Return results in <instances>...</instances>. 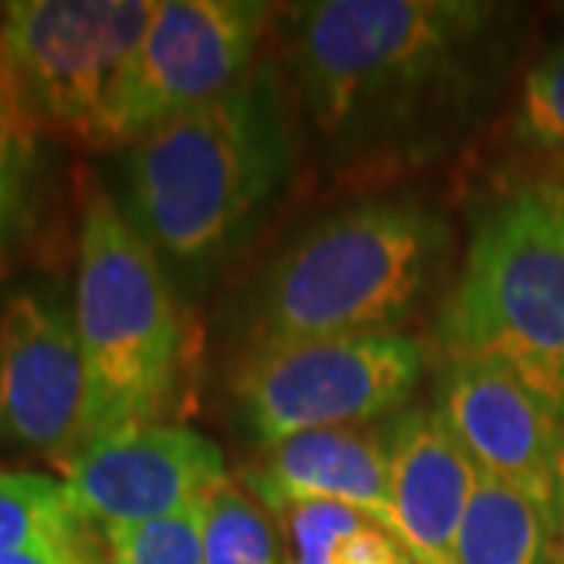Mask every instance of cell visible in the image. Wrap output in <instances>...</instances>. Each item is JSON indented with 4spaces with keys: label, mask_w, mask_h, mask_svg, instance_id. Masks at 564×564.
Returning a JSON list of instances; mask_svg holds the SVG:
<instances>
[{
    "label": "cell",
    "mask_w": 564,
    "mask_h": 564,
    "mask_svg": "<svg viewBox=\"0 0 564 564\" xmlns=\"http://www.w3.org/2000/svg\"><path fill=\"white\" fill-rule=\"evenodd\" d=\"M552 564H564V527L558 533V543H555V555H552Z\"/></svg>",
    "instance_id": "cell-22"
},
{
    "label": "cell",
    "mask_w": 564,
    "mask_h": 564,
    "mask_svg": "<svg viewBox=\"0 0 564 564\" xmlns=\"http://www.w3.org/2000/svg\"><path fill=\"white\" fill-rule=\"evenodd\" d=\"M85 364L61 304L17 292L0 307V443L69 464L82 452Z\"/></svg>",
    "instance_id": "cell-9"
},
{
    "label": "cell",
    "mask_w": 564,
    "mask_h": 564,
    "mask_svg": "<svg viewBox=\"0 0 564 564\" xmlns=\"http://www.w3.org/2000/svg\"><path fill=\"white\" fill-rule=\"evenodd\" d=\"M110 564H204L202 502L154 521L107 530Z\"/></svg>",
    "instance_id": "cell-19"
},
{
    "label": "cell",
    "mask_w": 564,
    "mask_h": 564,
    "mask_svg": "<svg viewBox=\"0 0 564 564\" xmlns=\"http://www.w3.org/2000/svg\"><path fill=\"white\" fill-rule=\"evenodd\" d=\"M270 3L158 0V13L122 73L101 148L135 144L158 126L214 101L248 76Z\"/></svg>",
    "instance_id": "cell-8"
},
{
    "label": "cell",
    "mask_w": 564,
    "mask_h": 564,
    "mask_svg": "<svg viewBox=\"0 0 564 564\" xmlns=\"http://www.w3.org/2000/svg\"><path fill=\"white\" fill-rule=\"evenodd\" d=\"M489 20L474 0H317L295 7L289 54L314 122L355 135L452 79Z\"/></svg>",
    "instance_id": "cell-5"
},
{
    "label": "cell",
    "mask_w": 564,
    "mask_h": 564,
    "mask_svg": "<svg viewBox=\"0 0 564 564\" xmlns=\"http://www.w3.org/2000/svg\"><path fill=\"white\" fill-rule=\"evenodd\" d=\"M76 329L85 364L82 448L154 426L180 402L188 326L154 248L104 192L79 232Z\"/></svg>",
    "instance_id": "cell-3"
},
{
    "label": "cell",
    "mask_w": 564,
    "mask_h": 564,
    "mask_svg": "<svg viewBox=\"0 0 564 564\" xmlns=\"http://www.w3.org/2000/svg\"><path fill=\"white\" fill-rule=\"evenodd\" d=\"M423 367V348L402 333L251 348L236 377V402L251 436L273 448L402 408L421 386Z\"/></svg>",
    "instance_id": "cell-7"
},
{
    "label": "cell",
    "mask_w": 564,
    "mask_h": 564,
    "mask_svg": "<svg viewBox=\"0 0 564 564\" xmlns=\"http://www.w3.org/2000/svg\"><path fill=\"white\" fill-rule=\"evenodd\" d=\"M245 484L273 514L302 502L345 505L383 524L404 545L392 499L389 433L373 426L358 423L292 436L267 448L263 462L248 470Z\"/></svg>",
    "instance_id": "cell-12"
},
{
    "label": "cell",
    "mask_w": 564,
    "mask_h": 564,
    "mask_svg": "<svg viewBox=\"0 0 564 564\" xmlns=\"http://www.w3.org/2000/svg\"><path fill=\"white\" fill-rule=\"evenodd\" d=\"M204 564H282L267 508L229 477L202 499Z\"/></svg>",
    "instance_id": "cell-18"
},
{
    "label": "cell",
    "mask_w": 564,
    "mask_h": 564,
    "mask_svg": "<svg viewBox=\"0 0 564 564\" xmlns=\"http://www.w3.org/2000/svg\"><path fill=\"white\" fill-rule=\"evenodd\" d=\"M436 339L445 358L511 373L564 423V180L521 182L477 217Z\"/></svg>",
    "instance_id": "cell-2"
},
{
    "label": "cell",
    "mask_w": 564,
    "mask_h": 564,
    "mask_svg": "<svg viewBox=\"0 0 564 564\" xmlns=\"http://www.w3.org/2000/svg\"><path fill=\"white\" fill-rule=\"evenodd\" d=\"M158 0H17L0 7V44L32 122L101 144L122 73Z\"/></svg>",
    "instance_id": "cell-6"
},
{
    "label": "cell",
    "mask_w": 564,
    "mask_h": 564,
    "mask_svg": "<svg viewBox=\"0 0 564 564\" xmlns=\"http://www.w3.org/2000/svg\"><path fill=\"white\" fill-rule=\"evenodd\" d=\"M392 499L404 545L417 564H455L464 511L480 484V467L467 458L436 411H408L389 430Z\"/></svg>",
    "instance_id": "cell-13"
},
{
    "label": "cell",
    "mask_w": 564,
    "mask_h": 564,
    "mask_svg": "<svg viewBox=\"0 0 564 564\" xmlns=\"http://www.w3.org/2000/svg\"><path fill=\"white\" fill-rule=\"evenodd\" d=\"M562 521L540 499L480 474L455 540V564H552Z\"/></svg>",
    "instance_id": "cell-14"
},
{
    "label": "cell",
    "mask_w": 564,
    "mask_h": 564,
    "mask_svg": "<svg viewBox=\"0 0 564 564\" xmlns=\"http://www.w3.org/2000/svg\"><path fill=\"white\" fill-rule=\"evenodd\" d=\"M0 564H110L104 558L101 536L82 540V543H51L20 549L10 555H0Z\"/></svg>",
    "instance_id": "cell-21"
},
{
    "label": "cell",
    "mask_w": 564,
    "mask_h": 564,
    "mask_svg": "<svg viewBox=\"0 0 564 564\" xmlns=\"http://www.w3.org/2000/svg\"><path fill=\"white\" fill-rule=\"evenodd\" d=\"M35 135L20 88L0 44V282L10 270L13 251L29 220V182L35 166Z\"/></svg>",
    "instance_id": "cell-17"
},
{
    "label": "cell",
    "mask_w": 564,
    "mask_h": 564,
    "mask_svg": "<svg viewBox=\"0 0 564 564\" xmlns=\"http://www.w3.org/2000/svg\"><path fill=\"white\" fill-rule=\"evenodd\" d=\"M480 474L530 492L564 527V423L511 373L445 358L436 408Z\"/></svg>",
    "instance_id": "cell-10"
},
{
    "label": "cell",
    "mask_w": 564,
    "mask_h": 564,
    "mask_svg": "<svg viewBox=\"0 0 564 564\" xmlns=\"http://www.w3.org/2000/svg\"><path fill=\"white\" fill-rule=\"evenodd\" d=\"M63 480L32 470H0V555L101 536ZM107 536V533H104Z\"/></svg>",
    "instance_id": "cell-16"
},
{
    "label": "cell",
    "mask_w": 564,
    "mask_h": 564,
    "mask_svg": "<svg viewBox=\"0 0 564 564\" xmlns=\"http://www.w3.org/2000/svg\"><path fill=\"white\" fill-rule=\"evenodd\" d=\"M285 170L280 91L248 73L132 144L129 223L161 261H210L267 207Z\"/></svg>",
    "instance_id": "cell-1"
},
{
    "label": "cell",
    "mask_w": 564,
    "mask_h": 564,
    "mask_svg": "<svg viewBox=\"0 0 564 564\" xmlns=\"http://www.w3.org/2000/svg\"><path fill=\"white\" fill-rule=\"evenodd\" d=\"M445 229L417 204L367 202L317 223L267 270L251 345L395 333L423 302Z\"/></svg>",
    "instance_id": "cell-4"
},
{
    "label": "cell",
    "mask_w": 564,
    "mask_h": 564,
    "mask_svg": "<svg viewBox=\"0 0 564 564\" xmlns=\"http://www.w3.org/2000/svg\"><path fill=\"white\" fill-rule=\"evenodd\" d=\"M226 480L220 445L198 430L154 423L85 445L63 464L73 502L104 533L202 502Z\"/></svg>",
    "instance_id": "cell-11"
},
{
    "label": "cell",
    "mask_w": 564,
    "mask_h": 564,
    "mask_svg": "<svg viewBox=\"0 0 564 564\" xmlns=\"http://www.w3.org/2000/svg\"><path fill=\"white\" fill-rule=\"evenodd\" d=\"M289 536V564H417L383 524L333 502L289 505L280 511Z\"/></svg>",
    "instance_id": "cell-15"
},
{
    "label": "cell",
    "mask_w": 564,
    "mask_h": 564,
    "mask_svg": "<svg viewBox=\"0 0 564 564\" xmlns=\"http://www.w3.org/2000/svg\"><path fill=\"white\" fill-rule=\"evenodd\" d=\"M518 129L527 144L564 161V41L545 51L524 76Z\"/></svg>",
    "instance_id": "cell-20"
}]
</instances>
